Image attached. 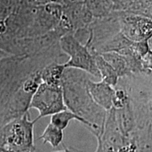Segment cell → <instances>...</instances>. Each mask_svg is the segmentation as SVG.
Masks as SVG:
<instances>
[{
  "label": "cell",
  "instance_id": "obj_1",
  "mask_svg": "<svg viewBox=\"0 0 152 152\" xmlns=\"http://www.w3.org/2000/svg\"><path fill=\"white\" fill-rule=\"evenodd\" d=\"M88 74L75 68H66L61 77V88L68 110L83 118L87 129L96 137L103 132L106 111L93 100L87 85Z\"/></svg>",
  "mask_w": 152,
  "mask_h": 152
},
{
  "label": "cell",
  "instance_id": "obj_2",
  "mask_svg": "<svg viewBox=\"0 0 152 152\" xmlns=\"http://www.w3.org/2000/svg\"><path fill=\"white\" fill-rule=\"evenodd\" d=\"M48 64L49 60L42 55L9 56L0 59V127L4 125L9 104L25 80Z\"/></svg>",
  "mask_w": 152,
  "mask_h": 152
},
{
  "label": "cell",
  "instance_id": "obj_3",
  "mask_svg": "<svg viewBox=\"0 0 152 152\" xmlns=\"http://www.w3.org/2000/svg\"><path fill=\"white\" fill-rule=\"evenodd\" d=\"M35 121L30 120L28 112L0 127V148L12 152L35 151Z\"/></svg>",
  "mask_w": 152,
  "mask_h": 152
},
{
  "label": "cell",
  "instance_id": "obj_4",
  "mask_svg": "<svg viewBox=\"0 0 152 152\" xmlns=\"http://www.w3.org/2000/svg\"><path fill=\"white\" fill-rule=\"evenodd\" d=\"M58 43L62 52L70 57L68 61L64 64L65 68H75L96 77H100L94 58L88 47L77 40L73 32L61 36Z\"/></svg>",
  "mask_w": 152,
  "mask_h": 152
},
{
  "label": "cell",
  "instance_id": "obj_5",
  "mask_svg": "<svg viewBox=\"0 0 152 152\" xmlns=\"http://www.w3.org/2000/svg\"><path fill=\"white\" fill-rule=\"evenodd\" d=\"M29 109H35L39 112V115L34 120L35 123L42 118L67 110L61 87H52L42 83L32 97Z\"/></svg>",
  "mask_w": 152,
  "mask_h": 152
},
{
  "label": "cell",
  "instance_id": "obj_6",
  "mask_svg": "<svg viewBox=\"0 0 152 152\" xmlns=\"http://www.w3.org/2000/svg\"><path fill=\"white\" fill-rule=\"evenodd\" d=\"M121 33L129 40L138 42L151 37L152 21L149 17L130 12H115Z\"/></svg>",
  "mask_w": 152,
  "mask_h": 152
},
{
  "label": "cell",
  "instance_id": "obj_7",
  "mask_svg": "<svg viewBox=\"0 0 152 152\" xmlns=\"http://www.w3.org/2000/svg\"><path fill=\"white\" fill-rule=\"evenodd\" d=\"M64 8V15L68 19L73 32L88 28L94 20V17L85 3L70 4Z\"/></svg>",
  "mask_w": 152,
  "mask_h": 152
},
{
  "label": "cell",
  "instance_id": "obj_8",
  "mask_svg": "<svg viewBox=\"0 0 152 152\" xmlns=\"http://www.w3.org/2000/svg\"><path fill=\"white\" fill-rule=\"evenodd\" d=\"M87 85L93 100L97 105L106 111H109L113 107V99L115 93L114 87L102 80L92 81L90 77L87 80Z\"/></svg>",
  "mask_w": 152,
  "mask_h": 152
},
{
  "label": "cell",
  "instance_id": "obj_9",
  "mask_svg": "<svg viewBox=\"0 0 152 152\" xmlns=\"http://www.w3.org/2000/svg\"><path fill=\"white\" fill-rule=\"evenodd\" d=\"M93 58L95 64L100 75V78L104 83H107L110 86L115 87L118 81V76L114 71L112 66L103 58L100 54L96 52L92 48H88Z\"/></svg>",
  "mask_w": 152,
  "mask_h": 152
},
{
  "label": "cell",
  "instance_id": "obj_10",
  "mask_svg": "<svg viewBox=\"0 0 152 152\" xmlns=\"http://www.w3.org/2000/svg\"><path fill=\"white\" fill-rule=\"evenodd\" d=\"M65 68L64 64L59 62L48 64L41 71L42 82L49 86L61 87V77Z\"/></svg>",
  "mask_w": 152,
  "mask_h": 152
},
{
  "label": "cell",
  "instance_id": "obj_11",
  "mask_svg": "<svg viewBox=\"0 0 152 152\" xmlns=\"http://www.w3.org/2000/svg\"><path fill=\"white\" fill-rule=\"evenodd\" d=\"M100 54L112 66L118 76V78L131 74L124 56L114 52H105Z\"/></svg>",
  "mask_w": 152,
  "mask_h": 152
},
{
  "label": "cell",
  "instance_id": "obj_12",
  "mask_svg": "<svg viewBox=\"0 0 152 152\" xmlns=\"http://www.w3.org/2000/svg\"><path fill=\"white\" fill-rule=\"evenodd\" d=\"M85 4L94 18H102L112 14L113 4L108 0H86Z\"/></svg>",
  "mask_w": 152,
  "mask_h": 152
},
{
  "label": "cell",
  "instance_id": "obj_13",
  "mask_svg": "<svg viewBox=\"0 0 152 152\" xmlns=\"http://www.w3.org/2000/svg\"><path fill=\"white\" fill-rule=\"evenodd\" d=\"M72 120H75V121H79L82 124L84 125L85 127L87 128L88 125L85 121L81 118L77 116L73 112H71L69 110H65V111H61L59 113H57L54 114L51 116L50 123L56 126V128L61 130H64L67 128L68 124H69L70 121Z\"/></svg>",
  "mask_w": 152,
  "mask_h": 152
},
{
  "label": "cell",
  "instance_id": "obj_14",
  "mask_svg": "<svg viewBox=\"0 0 152 152\" xmlns=\"http://www.w3.org/2000/svg\"><path fill=\"white\" fill-rule=\"evenodd\" d=\"M64 137V130L49 123L39 139L42 140L44 144L49 143L53 148H56L63 142Z\"/></svg>",
  "mask_w": 152,
  "mask_h": 152
},
{
  "label": "cell",
  "instance_id": "obj_15",
  "mask_svg": "<svg viewBox=\"0 0 152 152\" xmlns=\"http://www.w3.org/2000/svg\"><path fill=\"white\" fill-rule=\"evenodd\" d=\"M64 152H83V151L76 149L73 147H64Z\"/></svg>",
  "mask_w": 152,
  "mask_h": 152
},
{
  "label": "cell",
  "instance_id": "obj_16",
  "mask_svg": "<svg viewBox=\"0 0 152 152\" xmlns=\"http://www.w3.org/2000/svg\"><path fill=\"white\" fill-rule=\"evenodd\" d=\"M9 56H11V55L7 54V53L4 52V51L0 49V59H1V58H5V57Z\"/></svg>",
  "mask_w": 152,
  "mask_h": 152
},
{
  "label": "cell",
  "instance_id": "obj_17",
  "mask_svg": "<svg viewBox=\"0 0 152 152\" xmlns=\"http://www.w3.org/2000/svg\"><path fill=\"white\" fill-rule=\"evenodd\" d=\"M53 152H64V150H61V151H53Z\"/></svg>",
  "mask_w": 152,
  "mask_h": 152
},
{
  "label": "cell",
  "instance_id": "obj_18",
  "mask_svg": "<svg viewBox=\"0 0 152 152\" xmlns=\"http://www.w3.org/2000/svg\"><path fill=\"white\" fill-rule=\"evenodd\" d=\"M0 1H1V0H0Z\"/></svg>",
  "mask_w": 152,
  "mask_h": 152
}]
</instances>
